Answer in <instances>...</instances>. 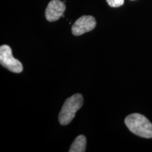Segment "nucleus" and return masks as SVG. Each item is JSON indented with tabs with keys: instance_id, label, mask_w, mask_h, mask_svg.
<instances>
[{
	"instance_id": "f257e3e1",
	"label": "nucleus",
	"mask_w": 152,
	"mask_h": 152,
	"mask_svg": "<svg viewBox=\"0 0 152 152\" xmlns=\"http://www.w3.org/2000/svg\"><path fill=\"white\" fill-rule=\"evenodd\" d=\"M125 123L133 134L143 138H152V123L144 115L130 114L125 118Z\"/></svg>"
},
{
	"instance_id": "f03ea898",
	"label": "nucleus",
	"mask_w": 152,
	"mask_h": 152,
	"mask_svg": "<svg viewBox=\"0 0 152 152\" xmlns=\"http://www.w3.org/2000/svg\"><path fill=\"white\" fill-rule=\"evenodd\" d=\"M83 104V97L80 94H75L68 98L63 105L58 114L61 125H66L73 121L76 113Z\"/></svg>"
},
{
	"instance_id": "7ed1b4c3",
	"label": "nucleus",
	"mask_w": 152,
	"mask_h": 152,
	"mask_svg": "<svg viewBox=\"0 0 152 152\" xmlns=\"http://www.w3.org/2000/svg\"><path fill=\"white\" fill-rule=\"evenodd\" d=\"M0 64L4 68L15 73L23 71L22 64L13 56L12 51L8 45H1L0 47Z\"/></svg>"
},
{
	"instance_id": "20e7f679",
	"label": "nucleus",
	"mask_w": 152,
	"mask_h": 152,
	"mask_svg": "<svg viewBox=\"0 0 152 152\" xmlns=\"http://www.w3.org/2000/svg\"><path fill=\"white\" fill-rule=\"evenodd\" d=\"M96 22L92 16H83L79 18L72 26V33L75 36H80L92 31L96 27Z\"/></svg>"
},
{
	"instance_id": "39448f33",
	"label": "nucleus",
	"mask_w": 152,
	"mask_h": 152,
	"mask_svg": "<svg viewBox=\"0 0 152 152\" xmlns=\"http://www.w3.org/2000/svg\"><path fill=\"white\" fill-rule=\"evenodd\" d=\"M66 11V6L59 0H52L48 4L45 11V17L49 22L56 21L61 17H64Z\"/></svg>"
},
{
	"instance_id": "423d86ee",
	"label": "nucleus",
	"mask_w": 152,
	"mask_h": 152,
	"mask_svg": "<svg viewBox=\"0 0 152 152\" xmlns=\"http://www.w3.org/2000/svg\"><path fill=\"white\" fill-rule=\"evenodd\" d=\"M87 140L84 135H79L74 140L71 146L70 152H84L86 149Z\"/></svg>"
},
{
	"instance_id": "0eeeda50",
	"label": "nucleus",
	"mask_w": 152,
	"mask_h": 152,
	"mask_svg": "<svg viewBox=\"0 0 152 152\" xmlns=\"http://www.w3.org/2000/svg\"><path fill=\"white\" fill-rule=\"evenodd\" d=\"M106 2L111 7L117 8L121 7L124 4V0H106Z\"/></svg>"
}]
</instances>
